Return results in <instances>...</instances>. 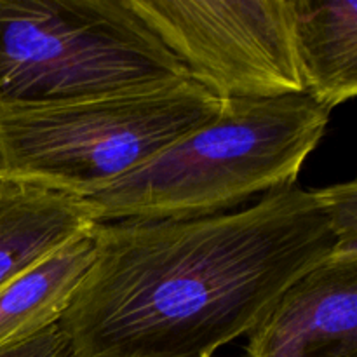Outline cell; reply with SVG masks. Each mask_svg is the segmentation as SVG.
<instances>
[{
    "label": "cell",
    "instance_id": "6da1fadb",
    "mask_svg": "<svg viewBox=\"0 0 357 357\" xmlns=\"http://www.w3.org/2000/svg\"><path fill=\"white\" fill-rule=\"evenodd\" d=\"M93 260L58 324L75 357H211L335 253L317 190L241 211L96 223Z\"/></svg>",
    "mask_w": 357,
    "mask_h": 357
},
{
    "label": "cell",
    "instance_id": "7c38bea8",
    "mask_svg": "<svg viewBox=\"0 0 357 357\" xmlns=\"http://www.w3.org/2000/svg\"><path fill=\"white\" fill-rule=\"evenodd\" d=\"M0 180H2V178H0Z\"/></svg>",
    "mask_w": 357,
    "mask_h": 357
},
{
    "label": "cell",
    "instance_id": "ba28073f",
    "mask_svg": "<svg viewBox=\"0 0 357 357\" xmlns=\"http://www.w3.org/2000/svg\"><path fill=\"white\" fill-rule=\"evenodd\" d=\"M303 93L326 110L357 94V0H289Z\"/></svg>",
    "mask_w": 357,
    "mask_h": 357
},
{
    "label": "cell",
    "instance_id": "30bf717a",
    "mask_svg": "<svg viewBox=\"0 0 357 357\" xmlns=\"http://www.w3.org/2000/svg\"><path fill=\"white\" fill-rule=\"evenodd\" d=\"M321 202L330 220V230L335 237V251L357 253V183H345L319 188Z\"/></svg>",
    "mask_w": 357,
    "mask_h": 357
},
{
    "label": "cell",
    "instance_id": "52a82bcc",
    "mask_svg": "<svg viewBox=\"0 0 357 357\" xmlns=\"http://www.w3.org/2000/svg\"><path fill=\"white\" fill-rule=\"evenodd\" d=\"M94 225L84 199L0 180V288Z\"/></svg>",
    "mask_w": 357,
    "mask_h": 357
},
{
    "label": "cell",
    "instance_id": "8992f818",
    "mask_svg": "<svg viewBox=\"0 0 357 357\" xmlns=\"http://www.w3.org/2000/svg\"><path fill=\"white\" fill-rule=\"evenodd\" d=\"M244 357H357V253L296 279L250 331Z\"/></svg>",
    "mask_w": 357,
    "mask_h": 357
},
{
    "label": "cell",
    "instance_id": "8fae6325",
    "mask_svg": "<svg viewBox=\"0 0 357 357\" xmlns=\"http://www.w3.org/2000/svg\"><path fill=\"white\" fill-rule=\"evenodd\" d=\"M0 357H75L72 342L58 323L0 347Z\"/></svg>",
    "mask_w": 357,
    "mask_h": 357
},
{
    "label": "cell",
    "instance_id": "5b68a950",
    "mask_svg": "<svg viewBox=\"0 0 357 357\" xmlns=\"http://www.w3.org/2000/svg\"><path fill=\"white\" fill-rule=\"evenodd\" d=\"M218 100L303 93L289 0H126Z\"/></svg>",
    "mask_w": 357,
    "mask_h": 357
},
{
    "label": "cell",
    "instance_id": "9c48e42d",
    "mask_svg": "<svg viewBox=\"0 0 357 357\" xmlns=\"http://www.w3.org/2000/svg\"><path fill=\"white\" fill-rule=\"evenodd\" d=\"M93 253L91 230L0 288V347L58 323Z\"/></svg>",
    "mask_w": 357,
    "mask_h": 357
},
{
    "label": "cell",
    "instance_id": "3957f363",
    "mask_svg": "<svg viewBox=\"0 0 357 357\" xmlns=\"http://www.w3.org/2000/svg\"><path fill=\"white\" fill-rule=\"evenodd\" d=\"M192 79L70 103L0 108V178L87 199L218 115Z\"/></svg>",
    "mask_w": 357,
    "mask_h": 357
},
{
    "label": "cell",
    "instance_id": "7a4b0ae2",
    "mask_svg": "<svg viewBox=\"0 0 357 357\" xmlns=\"http://www.w3.org/2000/svg\"><path fill=\"white\" fill-rule=\"evenodd\" d=\"M330 115L307 94L222 100L213 121L84 201L96 223L220 215L295 185Z\"/></svg>",
    "mask_w": 357,
    "mask_h": 357
},
{
    "label": "cell",
    "instance_id": "277c9868",
    "mask_svg": "<svg viewBox=\"0 0 357 357\" xmlns=\"http://www.w3.org/2000/svg\"><path fill=\"white\" fill-rule=\"evenodd\" d=\"M190 79L126 0H0V108Z\"/></svg>",
    "mask_w": 357,
    "mask_h": 357
}]
</instances>
